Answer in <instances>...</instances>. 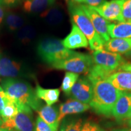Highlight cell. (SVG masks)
<instances>
[{
  "label": "cell",
  "mask_w": 131,
  "mask_h": 131,
  "mask_svg": "<svg viewBox=\"0 0 131 131\" xmlns=\"http://www.w3.org/2000/svg\"><path fill=\"white\" fill-rule=\"evenodd\" d=\"M93 96L89 105L96 114L109 117L123 92L116 89L107 80H91Z\"/></svg>",
  "instance_id": "6da1fadb"
},
{
  "label": "cell",
  "mask_w": 131,
  "mask_h": 131,
  "mask_svg": "<svg viewBox=\"0 0 131 131\" xmlns=\"http://www.w3.org/2000/svg\"><path fill=\"white\" fill-rule=\"evenodd\" d=\"M1 87L15 101L38 111L42 107L41 100L38 98L35 89L28 82L18 78H4L1 81Z\"/></svg>",
  "instance_id": "7a4b0ae2"
},
{
  "label": "cell",
  "mask_w": 131,
  "mask_h": 131,
  "mask_svg": "<svg viewBox=\"0 0 131 131\" xmlns=\"http://www.w3.org/2000/svg\"><path fill=\"white\" fill-rule=\"evenodd\" d=\"M68 4L72 23H74L83 33L89 42L91 50L96 51L104 49L105 41L95 30L91 21L82 9L81 4L72 1Z\"/></svg>",
  "instance_id": "3957f363"
},
{
  "label": "cell",
  "mask_w": 131,
  "mask_h": 131,
  "mask_svg": "<svg viewBox=\"0 0 131 131\" xmlns=\"http://www.w3.org/2000/svg\"><path fill=\"white\" fill-rule=\"evenodd\" d=\"M37 52L43 62L50 65L69 58L77 52L64 46L62 40L56 38H46L38 44Z\"/></svg>",
  "instance_id": "277c9868"
},
{
  "label": "cell",
  "mask_w": 131,
  "mask_h": 131,
  "mask_svg": "<svg viewBox=\"0 0 131 131\" xmlns=\"http://www.w3.org/2000/svg\"><path fill=\"white\" fill-rule=\"evenodd\" d=\"M94 64L92 56L89 54L76 52L69 58L49 65L52 69L66 70L75 73L88 74Z\"/></svg>",
  "instance_id": "5b68a950"
},
{
  "label": "cell",
  "mask_w": 131,
  "mask_h": 131,
  "mask_svg": "<svg viewBox=\"0 0 131 131\" xmlns=\"http://www.w3.org/2000/svg\"><path fill=\"white\" fill-rule=\"evenodd\" d=\"M16 103L18 108V114L13 118L3 122L1 127L12 131H34L35 124L33 118L32 109L17 101Z\"/></svg>",
  "instance_id": "8992f818"
},
{
  "label": "cell",
  "mask_w": 131,
  "mask_h": 131,
  "mask_svg": "<svg viewBox=\"0 0 131 131\" xmlns=\"http://www.w3.org/2000/svg\"><path fill=\"white\" fill-rule=\"evenodd\" d=\"M0 77L4 78L34 79L35 75L23 63L0 53Z\"/></svg>",
  "instance_id": "52a82bcc"
},
{
  "label": "cell",
  "mask_w": 131,
  "mask_h": 131,
  "mask_svg": "<svg viewBox=\"0 0 131 131\" xmlns=\"http://www.w3.org/2000/svg\"><path fill=\"white\" fill-rule=\"evenodd\" d=\"M92 56L94 64L110 75L127 63L126 59L120 54L107 51L104 49L94 51Z\"/></svg>",
  "instance_id": "ba28073f"
},
{
  "label": "cell",
  "mask_w": 131,
  "mask_h": 131,
  "mask_svg": "<svg viewBox=\"0 0 131 131\" xmlns=\"http://www.w3.org/2000/svg\"><path fill=\"white\" fill-rule=\"evenodd\" d=\"M92 8L109 22L124 21L122 14V0H111L106 1L97 7Z\"/></svg>",
  "instance_id": "9c48e42d"
},
{
  "label": "cell",
  "mask_w": 131,
  "mask_h": 131,
  "mask_svg": "<svg viewBox=\"0 0 131 131\" xmlns=\"http://www.w3.org/2000/svg\"><path fill=\"white\" fill-rule=\"evenodd\" d=\"M70 95L73 99L89 104L93 96V86L89 78L87 77L78 78L71 90Z\"/></svg>",
  "instance_id": "30bf717a"
},
{
  "label": "cell",
  "mask_w": 131,
  "mask_h": 131,
  "mask_svg": "<svg viewBox=\"0 0 131 131\" xmlns=\"http://www.w3.org/2000/svg\"><path fill=\"white\" fill-rule=\"evenodd\" d=\"M83 10L91 23L94 26L95 30L102 38L104 41L107 42L110 40L109 34H108V25L110 23L103 18L95 10L90 6L86 4H81Z\"/></svg>",
  "instance_id": "8fae6325"
},
{
  "label": "cell",
  "mask_w": 131,
  "mask_h": 131,
  "mask_svg": "<svg viewBox=\"0 0 131 131\" xmlns=\"http://www.w3.org/2000/svg\"><path fill=\"white\" fill-rule=\"evenodd\" d=\"M66 48L75 49L86 48L89 46V42L83 33L74 23H72V29L70 34L62 40Z\"/></svg>",
  "instance_id": "7c38bea8"
},
{
  "label": "cell",
  "mask_w": 131,
  "mask_h": 131,
  "mask_svg": "<svg viewBox=\"0 0 131 131\" xmlns=\"http://www.w3.org/2000/svg\"><path fill=\"white\" fill-rule=\"evenodd\" d=\"M131 114V92H123L113 109L112 115L117 120L127 118Z\"/></svg>",
  "instance_id": "4fadbf2b"
},
{
  "label": "cell",
  "mask_w": 131,
  "mask_h": 131,
  "mask_svg": "<svg viewBox=\"0 0 131 131\" xmlns=\"http://www.w3.org/2000/svg\"><path fill=\"white\" fill-rule=\"evenodd\" d=\"M89 104H84L75 99H70L62 103L59 107V122H61L66 116L70 114L83 113L89 110Z\"/></svg>",
  "instance_id": "5bb4252c"
},
{
  "label": "cell",
  "mask_w": 131,
  "mask_h": 131,
  "mask_svg": "<svg viewBox=\"0 0 131 131\" xmlns=\"http://www.w3.org/2000/svg\"><path fill=\"white\" fill-rule=\"evenodd\" d=\"M107 80L119 91L131 92V72L119 70L111 75Z\"/></svg>",
  "instance_id": "9a60e30c"
},
{
  "label": "cell",
  "mask_w": 131,
  "mask_h": 131,
  "mask_svg": "<svg viewBox=\"0 0 131 131\" xmlns=\"http://www.w3.org/2000/svg\"><path fill=\"white\" fill-rule=\"evenodd\" d=\"M39 117L55 131H58L60 122L59 110L55 106H42L38 111Z\"/></svg>",
  "instance_id": "2e32d148"
},
{
  "label": "cell",
  "mask_w": 131,
  "mask_h": 131,
  "mask_svg": "<svg viewBox=\"0 0 131 131\" xmlns=\"http://www.w3.org/2000/svg\"><path fill=\"white\" fill-rule=\"evenodd\" d=\"M55 3V0H23V9L27 14H41Z\"/></svg>",
  "instance_id": "e0dca14e"
},
{
  "label": "cell",
  "mask_w": 131,
  "mask_h": 131,
  "mask_svg": "<svg viewBox=\"0 0 131 131\" xmlns=\"http://www.w3.org/2000/svg\"><path fill=\"white\" fill-rule=\"evenodd\" d=\"M107 29L112 38H131V20L109 23Z\"/></svg>",
  "instance_id": "ac0fdd59"
},
{
  "label": "cell",
  "mask_w": 131,
  "mask_h": 131,
  "mask_svg": "<svg viewBox=\"0 0 131 131\" xmlns=\"http://www.w3.org/2000/svg\"><path fill=\"white\" fill-rule=\"evenodd\" d=\"M104 49L107 51L124 54L131 50V38H112L104 44Z\"/></svg>",
  "instance_id": "d6986e66"
},
{
  "label": "cell",
  "mask_w": 131,
  "mask_h": 131,
  "mask_svg": "<svg viewBox=\"0 0 131 131\" xmlns=\"http://www.w3.org/2000/svg\"><path fill=\"white\" fill-rule=\"evenodd\" d=\"M35 93L39 99L45 101L47 105L52 106L58 101L60 91L59 89H45L37 84Z\"/></svg>",
  "instance_id": "ffe728a7"
},
{
  "label": "cell",
  "mask_w": 131,
  "mask_h": 131,
  "mask_svg": "<svg viewBox=\"0 0 131 131\" xmlns=\"http://www.w3.org/2000/svg\"><path fill=\"white\" fill-rule=\"evenodd\" d=\"M42 17L49 24L57 26L61 23L64 19L63 10L58 6L54 4L46 10L41 14Z\"/></svg>",
  "instance_id": "44dd1931"
},
{
  "label": "cell",
  "mask_w": 131,
  "mask_h": 131,
  "mask_svg": "<svg viewBox=\"0 0 131 131\" xmlns=\"http://www.w3.org/2000/svg\"><path fill=\"white\" fill-rule=\"evenodd\" d=\"M4 23L9 30L15 32L19 30L25 24V19L22 16L14 12H7L4 17Z\"/></svg>",
  "instance_id": "7402d4cb"
},
{
  "label": "cell",
  "mask_w": 131,
  "mask_h": 131,
  "mask_svg": "<svg viewBox=\"0 0 131 131\" xmlns=\"http://www.w3.org/2000/svg\"><path fill=\"white\" fill-rule=\"evenodd\" d=\"M36 36V30L31 26H23L17 31L16 38L23 45H27L34 40Z\"/></svg>",
  "instance_id": "603a6c76"
},
{
  "label": "cell",
  "mask_w": 131,
  "mask_h": 131,
  "mask_svg": "<svg viewBox=\"0 0 131 131\" xmlns=\"http://www.w3.org/2000/svg\"><path fill=\"white\" fill-rule=\"evenodd\" d=\"M18 112V108L16 101L8 95L7 103L0 115V117L2 118L3 122L13 118L15 117Z\"/></svg>",
  "instance_id": "cb8c5ba5"
},
{
  "label": "cell",
  "mask_w": 131,
  "mask_h": 131,
  "mask_svg": "<svg viewBox=\"0 0 131 131\" xmlns=\"http://www.w3.org/2000/svg\"><path fill=\"white\" fill-rule=\"evenodd\" d=\"M78 78L79 75L70 72H66L61 84V90L66 95H70V92Z\"/></svg>",
  "instance_id": "d4e9b609"
},
{
  "label": "cell",
  "mask_w": 131,
  "mask_h": 131,
  "mask_svg": "<svg viewBox=\"0 0 131 131\" xmlns=\"http://www.w3.org/2000/svg\"><path fill=\"white\" fill-rule=\"evenodd\" d=\"M83 125V120L80 118L63 119L58 131H81Z\"/></svg>",
  "instance_id": "484cf974"
},
{
  "label": "cell",
  "mask_w": 131,
  "mask_h": 131,
  "mask_svg": "<svg viewBox=\"0 0 131 131\" xmlns=\"http://www.w3.org/2000/svg\"><path fill=\"white\" fill-rule=\"evenodd\" d=\"M122 14L124 21L131 20V0H122Z\"/></svg>",
  "instance_id": "4316f807"
},
{
  "label": "cell",
  "mask_w": 131,
  "mask_h": 131,
  "mask_svg": "<svg viewBox=\"0 0 131 131\" xmlns=\"http://www.w3.org/2000/svg\"><path fill=\"white\" fill-rule=\"evenodd\" d=\"M34 131H55L46 123L44 122L40 117L36 119L35 130Z\"/></svg>",
  "instance_id": "83f0119b"
},
{
  "label": "cell",
  "mask_w": 131,
  "mask_h": 131,
  "mask_svg": "<svg viewBox=\"0 0 131 131\" xmlns=\"http://www.w3.org/2000/svg\"><path fill=\"white\" fill-rule=\"evenodd\" d=\"M81 131H104L97 124L92 122H86L83 125Z\"/></svg>",
  "instance_id": "f1b7e54d"
},
{
  "label": "cell",
  "mask_w": 131,
  "mask_h": 131,
  "mask_svg": "<svg viewBox=\"0 0 131 131\" xmlns=\"http://www.w3.org/2000/svg\"><path fill=\"white\" fill-rule=\"evenodd\" d=\"M8 99V95L0 86V115L6 106Z\"/></svg>",
  "instance_id": "f546056e"
},
{
  "label": "cell",
  "mask_w": 131,
  "mask_h": 131,
  "mask_svg": "<svg viewBox=\"0 0 131 131\" xmlns=\"http://www.w3.org/2000/svg\"><path fill=\"white\" fill-rule=\"evenodd\" d=\"M21 0H0V4L4 7H15L19 4Z\"/></svg>",
  "instance_id": "4dcf8cb0"
},
{
  "label": "cell",
  "mask_w": 131,
  "mask_h": 131,
  "mask_svg": "<svg viewBox=\"0 0 131 131\" xmlns=\"http://www.w3.org/2000/svg\"><path fill=\"white\" fill-rule=\"evenodd\" d=\"M106 1V0H84V3L90 7H97Z\"/></svg>",
  "instance_id": "1f68e13d"
},
{
  "label": "cell",
  "mask_w": 131,
  "mask_h": 131,
  "mask_svg": "<svg viewBox=\"0 0 131 131\" xmlns=\"http://www.w3.org/2000/svg\"><path fill=\"white\" fill-rule=\"evenodd\" d=\"M6 14V13L5 12L4 7H3L2 5L0 4V26L4 22Z\"/></svg>",
  "instance_id": "d6a6232c"
},
{
  "label": "cell",
  "mask_w": 131,
  "mask_h": 131,
  "mask_svg": "<svg viewBox=\"0 0 131 131\" xmlns=\"http://www.w3.org/2000/svg\"><path fill=\"white\" fill-rule=\"evenodd\" d=\"M119 70H124V71L131 72V63H126V64H124L122 66L119 68L118 71Z\"/></svg>",
  "instance_id": "836d02e7"
},
{
  "label": "cell",
  "mask_w": 131,
  "mask_h": 131,
  "mask_svg": "<svg viewBox=\"0 0 131 131\" xmlns=\"http://www.w3.org/2000/svg\"><path fill=\"white\" fill-rule=\"evenodd\" d=\"M124 58L131 61V50L124 54Z\"/></svg>",
  "instance_id": "e575fe53"
},
{
  "label": "cell",
  "mask_w": 131,
  "mask_h": 131,
  "mask_svg": "<svg viewBox=\"0 0 131 131\" xmlns=\"http://www.w3.org/2000/svg\"><path fill=\"white\" fill-rule=\"evenodd\" d=\"M112 131H131V128H124V129H116Z\"/></svg>",
  "instance_id": "d590c367"
},
{
  "label": "cell",
  "mask_w": 131,
  "mask_h": 131,
  "mask_svg": "<svg viewBox=\"0 0 131 131\" xmlns=\"http://www.w3.org/2000/svg\"><path fill=\"white\" fill-rule=\"evenodd\" d=\"M70 1H73V2L75 3H77V4H81V3H84V0H70Z\"/></svg>",
  "instance_id": "8d00e7d4"
},
{
  "label": "cell",
  "mask_w": 131,
  "mask_h": 131,
  "mask_svg": "<svg viewBox=\"0 0 131 131\" xmlns=\"http://www.w3.org/2000/svg\"><path fill=\"white\" fill-rule=\"evenodd\" d=\"M127 119V123H128L129 126L131 127V114Z\"/></svg>",
  "instance_id": "74e56055"
},
{
  "label": "cell",
  "mask_w": 131,
  "mask_h": 131,
  "mask_svg": "<svg viewBox=\"0 0 131 131\" xmlns=\"http://www.w3.org/2000/svg\"><path fill=\"white\" fill-rule=\"evenodd\" d=\"M0 131H12V130H9V129H7L6 128H3V127H0Z\"/></svg>",
  "instance_id": "f35d334b"
},
{
  "label": "cell",
  "mask_w": 131,
  "mask_h": 131,
  "mask_svg": "<svg viewBox=\"0 0 131 131\" xmlns=\"http://www.w3.org/2000/svg\"><path fill=\"white\" fill-rule=\"evenodd\" d=\"M3 123V119H2V118H1V117H0V127H1V126H2Z\"/></svg>",
  "instance_id": "ab89813d"
},
{
  "label": "cell",
  "mask_w": 131,
  "mask_h": 131,
  "mask_svg": "<svg viewBox=\"0 0 131 131\" xmlns=\"http://www.w3.org/2000/svg\"><path fill=\"white\" fill-rule=\"evenodd\" d=\"M65 1H66V2L67 3H68L70 1V0H65Z\"/></svg>",
  "instance_id": "60d3db41"
}]
</instances>
